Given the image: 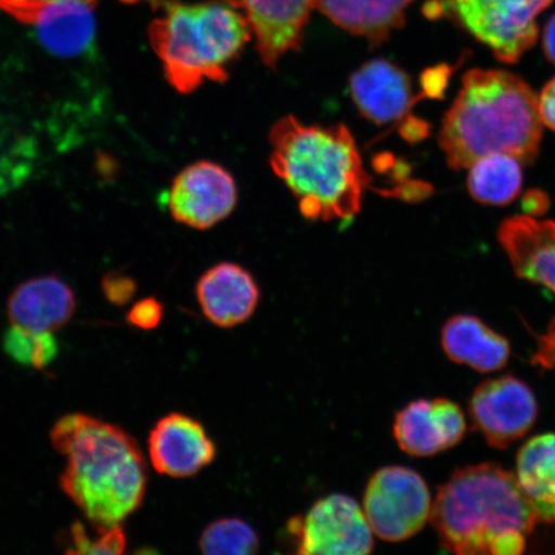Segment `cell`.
<instances>
[{
	"label": "cell",
	"instance_id": "obj_22",
	"mask_svg": "<svg viewBox=\"0 0 555 555\" xmlns=\"http://www.w3.org/2000/svg\"><path fill=\"white\" fill-rule=\"evenodd\" d=\"M2 345L13 362L35 370L52 364L60 351L53 332H33L17 325L5 331Z\"/></svg>",
	"mask_w": 555,
	"mask_h": 555
},
{
	"label": "cell",
	"instance_id": "obj_30",
	"mask_svg": "<svg viewBox=\"0 0 555 555\" xmlns=\"http://www.w3.org/2000/svg\"><path fill=\"white\" fill-rule=\"evenodd\" d=\"M524 210L530 217H540L550 206V201L544 192L532 190L525 194L522 199Z\"/></svg>",
	"mask_w": 555,
	"mask_h": 555
},
{
	"label": "cell",
	"instance_id": "obj_10",
	"mask_svg": "<svg viewBox=\"0 0 555 555\" xmlns=\"http://www.w3.org/2000/svg\"><path fill=\"white\" fill-rule=\"evenodd\" d=\"M469 413L489 446L506 449L535 425L538 402L522 380L504 376L476 388Z\"/></svg>",
	"mask_w": 555,
	"mask_h": 555
},
{
	"label": "cell",
	"instance_id": "obj_19",
	"mask_svg": "<svg viewBox=\"0 0 555 555\" xmlns=\"http://www.w3.org/2000/svg\"><path fill=\"white\" fill-rule=\"evenodd\" d=\"M414 0H314V10L372 47L390 39L405 23V11Z\"/></svg>",
	"mask_w": 555,
	"mask_h": 555
},
{
	"label": "cell",
	"instance_id": "obj_20",
	"mask_svg": "<svg viewBox=\"0 0 555 555\" xmlns=\"http://www.w3.org/2000/svg\"><path fill=\"white\" fill-rule=\"evenodd\" d=\"M515 477L540 522H555V434L532 437L519 449Z\"/></svg>",
	"mask_w": 555,
	"mask_h": 555
},
{
	"label": "cell",
	"instance_id": "obj_12",
	"mask_svg": "<svg viewBox=\"0 0 555 555\" xmlns=\"http://www.w3.org/2000/svg\"><path fill=\"white\" fill-rule=\"evenodd\" d=\"M243 13L268 67L300 48L314 0H221Z\"/></svg>",
	"mask_w": 555,
	"mask_h": 555
},
{
	"label": "cell",
	"instance_id": "obj_4",
	"mask_svg": "<svg viewBox=\"0 0 555 555\" xmlns=\"http://www.w3.org/2000/svg\"><path fill=\"white\" fill-rule=\"evenodd\" d=\"M431 520L441 546L461 555H519L540 522L515 475L492 463L454 472L440 486Z\"/></svg>",
	"mask_w": 555,
	"mask_h": 555
},
{
	"label": "cell",
	"instance_id": "obj_21",
	"mask_svg": "<svg viewBox=\"0 0 555 555\" xmlns=\"http://www.w3.org/2000/svg\"><path fill=\"white\" fill-rule=\"evenodd\" d=\"M522 189V170L516 157L490 155L472 166L468 177L470 196L483 205L504 206Z\"/></svg>",
	"mask_w": 555,
	"mask_h": 555
},
{
	"label": "cell",
	"instance_id": "obj_2",
	"mask_svg": "<svg viewBox=\"0 0 555 555\" xmlns=\"http://www.w3.org/2000/svg\"><path fill=\"white\" fill-rule=\"evenodd\" d=\"M439 142L454 170L498 154L532 164L541 142L538 96L508 72L470 69L442 121Z\"/></svg>",
	"mask_w": 555,
	"mask_h": 555
},
{
	"label": "cell",
	"instance_id": "obj_15",
	"mask_svg": "<svg viewBox=\"0 0 555 555\" xmlns=\"http://www.w3.org/2000/svg\"><path fill=\"white\" fill-rule=\"evenodd\" d=\"M350 94L359 113L376 125L404 119L423 95L414 96L405 72L384 59L372 60L350 78Z\"/></svg>",
	"mask_w": 555,
	"mask_h": 555
},
{
	"label": "cell",
	"instance_id": "obj_29",
	"mask_svg": "<svg viewBox=\"0 0 555 555\" xmlns=\"http://www.w3.org/2000/svg\"><path fill=\"white\" fill-rule=\"evenodd\" d=\"M541 122L555 131V78L544 87L538 100Z\"/></svg>",
	"mask_w": 555,
	"mask_h": 555
},
{
	"label": "cell",
	"instance_id": "obj_8",
	"mask_svg": "<svg viewBox=\"0 0 555 555\" xmlns=\"http://www.w3.org/2000/svg\"><path fill=\"white\" fill-rule=\"evenodd\" d=\"M288 530L298 554L365 555L374 547L363 508L343 494L321 499L305 517L291 520Z\"/></svg>",
	"mask_w": 555,
	"mask_h": 555
},
{
	"label": "cell",
	"instance_id": "obj_5",
	"mask_svg": "<svg viewBox=\"0 0 555 555\" xmlns=\"http://www.w3.org/2000/svg\"><path fill=\"white\" fill-rule=\"evenodd\" d=\"M163 9L149 35L170 86L180 94H191L205 80L225 82L228 66L254 35L243 13L221 0L194 4L166 0Z\"/></svg>",
	"mask_w": 555,
	"mask_h": 555
},
{
	"label": "cell",
	"instance_id": "obj_27",
	"mask_svg": "<svg viewBox=\"0 0 555 555\" xmlns=\"http://www.w3.org/2000/svg\"><path fill=\"white\" fill-rule=\"evenodd\" d=\"M450 75L451 67L448 65L426 69L421 76L423 99H425V96H428V99H442V94L448 87Z\"/></svg>",
	"mask_w": 555,
	"mask_h": 555
},
{
	"label": "cell",
	"instance_id": "obj_24",
	"mask_svg": "<svg viewBox=\"0 0 555 555\" xmlns=\"http://www.w3.org/2000/svg\"><path fill=\"white\" fill-rule=\"evenodd\" d=\"M127 546V535L121 526L101 530V537L92 540L86 527L75 522L69 529V547L67 554H122Z\"/></svg>",
	"mask_w": 555,
	"mask_h": 555
},
{
	"label": "cell",
	"instance_id": "obj_25",
	"mask_svg": "<svg viewBox=\"0 0 555 555\" xmlns=\"http://www.w3.org/2000/svg\"><path fill=\"white\" fill-rule=\"evenodd\" d=\"M164 317L162 302L155 297L143 298L128 312L127 321L138 330L151 331L158 327Z\"/></svg>",
	"mask_w": 555,
	"mask_h": 555
},
{
	"label": "cell",
	"instance_id": "obj_17",
	"mask_svg": "<svg viewBox=\"0 0 555 555\" xmlns=\"http://www.w3.org/2000/svg\"><path fill=\"white\" fill-rule=\"evenodd\" d=\"M75 308L73 289L60 278L47 275L20 284L7 302V314L17 327L54 332L72 319Z\"/></svg>",
	"mask_w": 555,
	"mask_h": 555
},
{
	"label": "cell",
	"instance_id": "obj_31",
	"mask_svg": "<svg viewBox=\"0 0 555 555\" xmlns=\"http://www.w3.org/2000/svg\"><path fill=\"white\" fill-rule=\"evenodd\" d=\"M400 134L402 138L406 139L408 142H420L427 137L428 125L421 119L409 116L408 119L401 124Z\"/></svg>",
	"mask_w": 555,
	"mask_h": 555
},
{
	"label": "cell",
	"instance_id": "obj_16",
	"mask_svg": "<svg viewBox=\"0 0 555 555\" xmlns=\"http://www.w3.org/2000/svg\"><path fill=\"white\" fill-rule=\"evenodd\" d=\"M197 300L208 322L233 328L254 315L260 288L251 273L233 262H220L199 278Z\"/></svg>",
	"mask_w": 555,
	"mask_h": 555
},
{
	"label": "cell",
	"instance_id": "obj_11",
	"mask_svg": "<svg viewBox=\"0 0 555 555\" xmlns=\"http://www.w3.org/2000/svg\"><path fill=\"white\" fill-rule=\"evenodd\" d=\"M237 186L223 166L201 162L189 166L173 179L166 196L172 218L196 229L218 224L234 210Z\"/></svg>",
	"mask_w": 555,
	"mask_h": 555
},
{
	"label": "cell",
	"instance_id": "obj_14",
	"mask_svg": "<svg viewBox=\"0 0 555 555\" xmlns=\"http://www.w3.org/2000/svg\"><path fill=\"white\" fill-rule=\"evenodd\" d=\"M152 466L159 475L186 478L197 475L217 455L206 429L192 416L171 413L156 423L149 439Z\"/></svg>",
	"mask_w": 555,
	"mask_h": 555
},
{
	"label": "cell",
	"instance_id": "obj_33",
	"mask_svg": "<svg viewBox=\"0 0 555 555\" xmlns=\"http://www.w3.org/2000/svg\"><path fill=\"white\" fill-rule=\"evenodd\" d=\"M553 293L555 294V289L553 291Z\"/></svg>",
	"mask_w": 555,
	"mask_h": 555
},
{
	"label": "cell",
	"instance_id": "obj_13",
	"mask_svg": "<svg viewBox=\"0 0 555 555\" xmlns=\"http://www.w3.org/2000/svg\"><path fill=\"white\" fill-rule=\"evenodd\" d=\"M467 422L461 408L447 399L415 400L393 422L399 447L412 456H431L463 440Z\"/></svg>",
	"mask_w": 555,
	"mask_h": 555
},
{
	"label": "cell",
	"instance_id": "obj_6",
	"mask_svg": "<svg viewBox=\"0 0 555 555\" xmlns=\"http://www.w3.org/2000/svg\"><path fill=\"white\" fill-rule=\"evenodd\" d=\"M553 0H429L425 15L449 18L488 46L498 60L515 64L538 39L537 20Z\"/></svg>",
	"mask_w": 555,
	"mask_h": 555
},
{
	"label": "cell",
	"instance_id": "obj_26",
	"mask_svg": "<svg viewBox=\"0 0 555 555\" xmlns=\"http://www.w3.org/2000/svg\"><path fill=\"white\" fill-rule=\"evenodd\" d=\"M102 289L104 297L111 304L122 307V305H127L134 297L137 283L133 278L113 272L103 276Z\"/></svg>",
	"mask_w": 555,
	"mask_h": 555
},
{
	"label": "cell",
	"instance_id": "obj_23",
	"mask_svg": "<svg viewBox=\"0 0 555 555\" xmlns=\"http://www.w3.org/2000/svg\"><path fill=\"white\" fill-rule=\"evenodd\" d=\"M258 533L237 518H223L208 525L199 539L204 554L248 555L258 552Z\"/></svg>",
	"mask_w": 555,
	"mask_h": 555
},
{
	"label": "cell",
	"instance_id": "obj_9",
	"mask_svg": "<svg viewBox=\"0 0 555 555\" xmlns=\"http://www.w3.org/2000/svg\"><path fill=\"white\" fill-rule=\"evenodd\" d=\"M96 0H0V10L37 31L46 50L79 57L95 40Z\"/></svg>",
	"mask_w": 555,
	"mask_h": 555
},
{
	"label": "cell",
	"instance_id": "obj_18",
	"mask_svg": "<svg viewBox=\"0 0 555 555\" xmlns=\"http://www.w3.org/2000/svg\"><path fill=\"white\" fill-rule=\"evenodd\" d=\"M441 344L450 360L480 373L502 370L511 357L508 341L472 315L450 318L443 325Z\"/></svg>",
	"mask_w": 555,
	"mask_h": 555
},
{
	"label": "cell",
	"instance_id": "obj_32",
	"mask_svg": "<svg viewBox=\"0 0 555 555\" xmlns=\"http://www.w3.org/2000/svg\"><path fill=\"white\" fill-rule=\"evenodd\" d=\"M544 51L546 59L555 65V15L545 26L544 31Z\"/></svg>",
	"mask_w": 555,
	"mask_h": 555
},
{
	"label": "cell",
	"instance_id": "obj_3",
	"mask_svg": "<svg viewBox=\"0 0 555 555\" xmlns=\"http://www.w3.org/2000/svg\"><path fill=\"white\" fill-rule=\"evenodd\" d=\"M270 165L309 220L351 221L362 210L372 178L344 124L305 125L288 115L270 130Z\"/></svg>",
	"mask_w": 555,
	"mask_h": 555
},
{
	"label": "cell",
	"instance_id": "obj_1",
	"mask_svg": "<svg viewBox=\"0 0 555 555\" xmlns=\"http://www.w3.org/2000/svg\"><path fill=\"white\" fill-rule=\"evenodd\" d=\"M51 441L67 460L62 491L96 530L113 529L142 505L147 468L141 448L120 427L86 414H68Z\"/></svg>",
	"mask_w": 555,
	"mask_h": 555
},
{
	"label": "cell",
	"instance_id": "obj_28",
	"mask_svg": "<svg viewBox=\"0 0 555 555\" xmlns=\"http://www.w3.org/2000/svg\"><path fill=\"white\" fill-rule=\"evenodd\" d=\"M532 362L546 367V370H554L555 367V319L547 327L543 336L538 339V350L535 356L532 357Z\"/></svg>",
	"mask_w": 555,
	"mask_h": 555
},
{
	"label": "cell",
	"instance_id": "obj_7",
	"mask_svg": "<svg viewBox=\"0 0 555 555\" xmlns=\"http://www.w3.org/2000/svg\"><path fill=\"white\" fill-rule=\"evenodd\" d=\"M426 481L405 467L380 468L366 485L363 511L373 533L399 543L416 535L431 517Z\"/></svg>",
	"mask_w": 555,
	"mask_h": 555
}]
</instances>
